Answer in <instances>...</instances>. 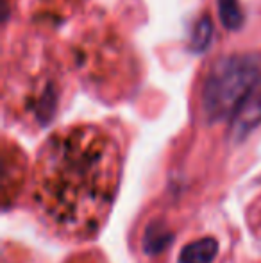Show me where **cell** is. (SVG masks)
Listing matches in <instances>:
<instances>
[{"mask_svg":"<svg viewBox=\"0 0 261 263\" xmlns=\"http://www.w3.org/2000/svg\"><path fill=\"white\" fill-rule=\"evenodd\" d=\"M116 143L97 127L54 135L32 174L31 199L39 220L65 240H88L104 226L120 181Z\"/></svg>","mask_w":261,"mask_h":263,"instance_id":"obj_1","label":"cell"},{"mask_svg":"<svg viewBox=\"0 0 261 263\" xmlns=\"http://www.w3.org/2000/svg\"><path fill=\"white\" fill-rule=\"evenodd\" d=\"M261 77V61L252 54L220 58L211 66L200 93V111L208 122L233 118Z\"/></svg>","mask_w":261,"mask_h":263,"instance_id":"obj_2","label":"cell"},{"mask_svg":"<svg viewBox=\"0 0 261 263\" xmlns=\"http://www.w3.org/2000/svg\"><path fill=\"white\" fill-rule=\"evenodd\" d=\"M25 179V159L22 153L13 147L9 151L4 149V183H2V197H4V208H9L11 202L20 195L24 188Z\"/></svg>","mask_w":261,"mask_h":263,"instance_id":"obj_3","label":"cell"},{"mask_svg":"<svg viewBox=\"0 0 261 263\" xmlns=\"http://www.w3.org/2000/svg\"><path fill=\"white\" fill-rule=\"evenodd\" d=\"M261 122V77L256 81L252 90L247 93L244 102L236 109L231 118L233 124V135L236 138H244Z\"/></svg>","mask_w":261,"mask_h":263,"instance_id":"obj_4","label":"cell"},{"mask_svg":"<svg viewBox=\"0 0 261 263\" xmlns=\"http://www.w3.org/2000/svg\"><path fill=\"white\" fill-rule=\"evenodd\" d=\"M216 253H218V242L213 236H204L183 247L179 263H213Z\"/></svg>","mask_w":261,"mask_h":263,"instance_id":"obj_5","label":"cell"},{"mask_svg":"<svg viewBox=\"0 0 261 263\" xmlns=\"http://www.w3.org/2000/svg\"><path fill=\"white\" fill-rule=\"evenodd\" d=\"M213 40V22L208 14H204L202 18H198V22L193 27L192 40H190V49L197 54H202L209 49Z\"/></svg>","mask_w":261,"mask_h":263,"instance_id":"obj_6","label":"cell"},{"mask_svg":"<svg viewBox=\"0 0 261 263\" xmlns=\"http://www.w3.org/2000/svg\"><path fill=\"white\" fill-rule=\"evenodd\" d=\"M218 16L227 31H238L244 25V13L238 0H218Z\"/></svg>","mask_w":261,"mask_h":263,"instance_id":"obj_7","label":"cell"},{"mask_svg":"<svg viewBox=\"0 0 261 263\" xmlns=\"http://www.w3.org/2000/svg\"><path fill=\"white\" fill-rule=\"evenodd\" d=\"M65 263H108V260L101 251H83L70 256Z\"/></svg>","mask_w":261,"mask_h":263,"instance_id":"obj_8","label":"cell"},{"mask_svg":"<svg viewBox=\"0 0 261 263\" xmlns=\"http://www.w3.org/2000/svg\"><path fill=\"white\" fill-rule=\"evenodd\" d=\"M252 220V228L256 229V231L261 235V197L258 199V202H256V210H254V217L251 218Z\"/></svg>","mask_w":261,"mask_h":263,"instance_id":"obj_9","label":"cell"}]
</instances>
